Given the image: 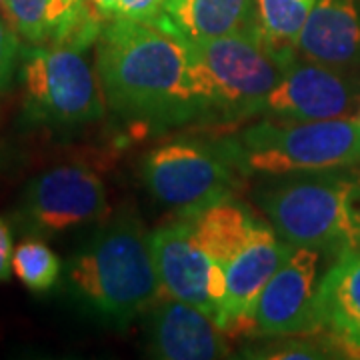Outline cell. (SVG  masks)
<instances>
[{
  "label": "cell",
  "mask_w": 360,
  "mask_h": 360,
  "mask_svg": "<svg viewBox=\"0 0 360 360\" xmlns=\"http://www.w3.org/2000/svg\"><path fill=\"white\" fill-rule=\"evenodd\" d=\"M106 106L130 124L165 130L202 120L191 44L155 25L108 18L96 42Z\"/></svg>",
  "instance_id": "6da1fadb"
},
{
  "label": "cell",
  "mask_w": 360,
  "mask_h": 360,
  "mask_svg": "<svg viewBox=\"0 0 360 360\" xmlns=\"http://www.w3.org/2000/svg\"><path fill=\"white\" fill-rule=\"evenodd\" d=\"M255 198L288 245L330 258L360 248V165L274 174Z\"/></svg>",
  "instance_id": "7a4b0ae2"
},
{
  "label": "cell",
  "mask_w": 360,
  "mask_h": 360,
  "mask_svg": "<svg viewBox=\"0 0 360 360\" xmlns=\"http://www.w3.org/2000/svg\"><path fill=\"white\" fill-rule=\"evenodd\" d=\"M72 296L96 316L127 324L160 298L150 234L134 212L104 224L66 264Z\"/></svg>",
  "instance_id": "3957f363"
},
{
  "label": "cell",
  "mask_w": 360,
  "mask_h": 360,
  "mask_svg": "<svg viewBox=\"0 0 360 360\" xmlns=\"http://www.w3.org/2000/svg\"><path fill=\"white\" fill-rule=\"evenodd\" d=\"M188 44L202 120L240 122L262 115L266 96L284 70L266 51L257 28Z\"/></svg>",
  "instance_id": "277c9868"
},
{
  "label": "cell",
  "mask_w": 360,
  "mask_h": 360,
  "mask_svg": "<svg viewBox=\"0 0 360 360\" xmlns=\"http://www.w3.org/2000/svg\"><path fill=\"white\" fill-rule=\"evenodd\" d=\"M224 141L243 174L274 176L360 165V120L348 116L312 122L270 118Z\"/></svg>",
  "instance_id": "5b68a950"
},
{
  "label": "cell",
  "mask_w": 360,
  "mask_h": 360,
  "mask_svg": "<svg viewBox=\"0 0 360 360\" xmlns=\"http://www.w3.org/2000/svg\"><path fill=\"white\" fill-rule=\"evenodd\" d=\"M26 116L44 127H78L101 120L106 101L98 68L80 46H32L20 51Z\"/></svg>",
  "instance_id": "8992f818"
},
{
  "label": "cell",
  "mask_w": 360,
  "mask_h": 360,
  "mask_svg": "<svg viewBox=\"0 0 360 360\" xmlns=\"http://www.w3.org/2000/svg\"><path fill=\"white\" fill-rule=\"evenodd\" d=\"M148 193L180 219L231 198L240 186L243 170L236 167L226 141L179 139L148 150L141 165Z\"/></svg>",
  "instance_id": "52a82bcc"
},
{
  "label": "cell",
  "mask_w": 360,
  "mask_h": 360,
  "mask_svg": "<svg viewBox=\"0 0 360 360\" xmlns=\"http://www.w3.org/2000/svg\"><path fill=\"white\" fill-rule=\"evenodd\" d=\"M108 212L103 179L82 165H63L28 182L18 206V222L25 231L54 234L101 222Z\"/></svg>",
  "instance_id": "ba28073f"
},
{
  "label": "cell",
  "mask_w": 360,
  "mask_h": 360,
  "mask_svg": "<svg viewBox=\"0 0 360 360\" xmlns=\"http://www.w3.org/2000/svg\"><path fill=\"white\" fill-rule=\"evenodd\" d=\"M150 248L162 295L202 310L214 322L226 300V272L194 243L186 219L150 234Z\"/></svg>",
  "instance_id": "9c48e42d"
},
{
  "label": "cell",
  "mask_w": 360,
  "mask_h": 360,
  "mask_svg": "<svg viewBox=\"0 0 360 360\" xmlns=\"http://www.w3.org/2000/svg\"><path fill=\"white\" fill-rule=\"evenodd\" d=\"M359 104L360 82L354 72L296 56L270 90L262 115L284 122H312L348 116Z\"/></svg>",
  "instance_id": "30bf717a"
},
{
  "label": "cell",
  "mask_w": 360,
  "mask_h": 360,
  "mask_svg": "<svg viewBox=\"0 0 360 360\" xmlns=\"http://www.w3.org/2000/svg\"><path fill=\"white\" fill-rule=\"evenodd\" d=\"M326 255L309 246H292L258 298L255 335H319L314 302Z\"/></svg>",
  "instance_id": "8fae6325"
},
{
  "label": "cell",
  "mask_w": 360,
  "mask_h": 360,
  "mask_svg": "<svg viewBox=\"0 0 360 360\" xmlns=\"http://www.w3.org/2000/svg\"><path fill=\"white\" fill-rule=\"evenodd\" d=\"M292 245L262 222L255 238L226 266V300L217 322L226 336H255V312L258 298L272 274L281 269Z\"/></svg>",
  "instance_id": "7c38bea8"
},
{
  "label": "cell",
  "mask_w": 360,
  "mask_h": 360,
  "mask_svg": "<svg viewBox=\"0 0 360 360\" xmlns=\"http://www.w3.org/2000/svg\"><path fill=\"white\" fill-rule=\"evenodd\" d=\"M4 18L32 46L92 49L104 20L90 0H4Z\"/></svg>",
  "instance_id": "4fadbf2b"
},
{
  "label": "cell",
  "mask_w": 360,
  "mask_h": 360,
  "mask_svg": "<svg viewBox=\"0 0 360 360\" xmlns=\"http://www.w3.org/2000/svg\"><path fill=\"white\" fill-rule=\"evenodd\" d=\"M224 333L208 314L182 300L158 298L148 316V350L165 360H214L231 354Z\"/></svg>",
  "instance_id": "5bb4252c"
},
{
  "label": "cell",
  "mask_w": 360,
  "mask_h": 360,
  "mask_svg": "<svg viewBox=\"0 0 360 360\" xmlns=\"http://www.w3.org/2000/svg\"><path fill=\"white\" fill-rule=\"evenodd\" d=\"M296 54L338 70H360V0H316Z\"/></svg>",
  "instance_id": "9a60e30c"
},
{
  "label": "cell",
  "mask_w": 360,
  "mask_h": 360,
  "mask_svg": "<svg viewBox=\"0 0 360 360\" xmlns=\"http://www.w3.org/2000/svg\"><path fill=\"white\" fill-rule=\"evenodd\" d=\"M314 314L319 335L328 336L342 356H360V248L335 258L324 272Z\"/></svg>",
  "instance_id": "2e32d148"
},
{
  "label": "cell",
  "mask_w": 360,
  "mask_h": 360,
  "mask_svg": "<svg viewBox=\"0 0 360 360\" xmlns=\"http://www.w3.org/2000/svg\"><path fill=\"white\" fill-rule=\"evenodd\" d=\"M194 243L220 269L226 270L245 246L255 238L262 220L234 198H224L217 205L188 217Z\"/></svg>",
  "instance_id": "e0dca14e"
},
{
  "label": "cell",
  "mask_w": 360,
  "mask_h": 360,
  "mask_svg": "<svg viewBox=\"0 0 360 360\" xmlns=\"http://www.w3.org/2000/svg\"><path fill=\"white\" fill-rule=\"evenodd\" d=\"M158 28L188 42L257 28V0H174Z\"/></svg>",
  "instance_id": "ac0fdd59"
},
{
  "label": "cell",
  "mask_w": 360,
  "mask_h": 360,
  "mask_svg": "<svg viewBox=\"0 0 360 360\" xmlns=\"http://www.w3.org/2000/svg\"><path fill=\"white\" fill-rule=\"evenodd\" d=\"M316 0H257V30L276 63L295 60L296 42Z\"/></svg>",
  "instance_id": "d6986e66"
},
{
  "label": "cell",
  "mask_w": 360,
  "mask_h": 360,
  "mask_svg": "<svg viewBox=\"0 0 360 360\" xmlns=\"http://www.w3.org/2000/svg\"><path fill=\"white\" fill-rule=\"evenodd\" d=\"M13 274L32 292H46L60 278V260L51 246L28 238L14 248Z\"/></svg>",
  "instance_id": "ffe728a7"
},
{
  "label": "cell",
  "mask_w": 360,
  "mask_h": 360,
  "mask_svg": "<svg viewBox=\"0 0 360 360\" xmlns=\"http://www.w3.org/2000/svg\"><path fill=\"white\" fill-rule=\"evenodd\" d=\"M281 340L274 345L266 347L250 348L246 352V356L250 359H333L336 352L338 356H342V352L336 348V345L328 338L326 345H316L310 338H290V335L278 336Z\"/></svg>",
  "instance_id": "44dd1931"
},
{
  "label": "cell",
  "mask_w": 360,
  "mask_h": 360,
  "mask_svg": "<svg viewBox=\"0 0 360 360\" xmlns=\"http://www.w3.org/2000/svg\"><path fill=\"white\" fill-rule=\"evenodd\" d=\"M174 0H118L112 18H127L146 25H158Z\"/></svg>",
  "instance_id": "7402d4cb"
},
{
  "label": "cell",
  "mask_w": 360,
  "mask_h": 360,
  "mask_svg": "<svg viewBox=\"0 0 360 360\" xmlns=\"http://www.w3.org/2000/svg\"><path fill=\"white\" fill-rule=\"evenodd\" d=\"M20 37L4 16H0V92L11 84L16 70V63L20 60Z\"/></svg>",
  "instance_id": "603a6c76"
},
{
  "label": "cell",
  "mask_w": 360,
  "mask_h": 360,
  "mask_svg": "<svg viewBox=\"0 0 360 360\" xmlns=\"http://www.w3.org/2000/svg\"><path fill=\"white\" fill-rule=\"evenodd\" d=\"M13 232L4 219H0V283H6L13 274Z\"/></svg>",
  "instance_id": "cb8c5ba5"
},
{
  "label": "cell",
  "mask_w": 360,
  "mask_h": 360,
  "mask_svg": "<svg viewBox=\"0 0 360 360\" xmlns=\"http://www.w3.org/2000/svg\"><path fill=\"white\" fill-rule=\"evenodd\" d=\"M90 2H92V6L98 11V14L103 16L104 20L112 18V14L116 11V4H118V0H90Z\"/></svg>",
  "instance_id": "d4e9b609"
},
{
  "label": "cell",
  "mask_w": 360,
  "mask_h": 360,
  "mask_svg": "<svg viewBox=\"0 0 360 360\" xmlns=\"http://www.w3.org/2000/svg\"><path fill=\"white\" fill-rule=\"evenodd\" d=\"M2 4H4V0H0V6H2Z\"/></svg>",
  "instance_id": "484cf974"
}]
</instances>
